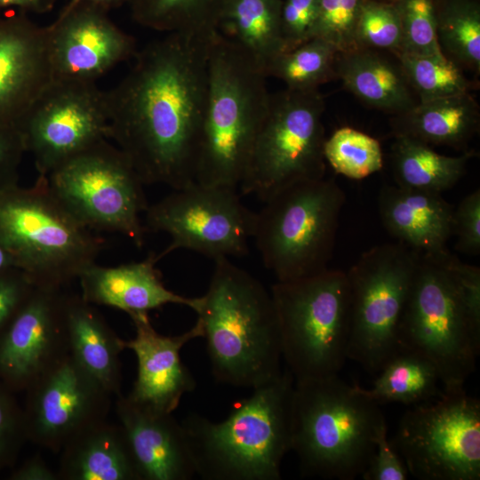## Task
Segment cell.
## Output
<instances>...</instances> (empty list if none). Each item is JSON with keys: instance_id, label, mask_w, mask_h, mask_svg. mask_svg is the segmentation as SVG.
I'll return each mask as SVG.
<instances>
[{"instance_id": "obj_16", "label": "cell", "mask_w": 480, "mask_h": 480, "mask_svg": "<svg viewBox=\"0 0 480 480\" xmlns=\"http://www.w3.org/2000/svg\"><path fill=\"white\" fill-rule=\"evenodd\" d=\"M27 391V437L52 452L107 420L113 396L70 355Z\"/></svg>"}, {"instance_id": "obj_40", "label": "cell", "mask_w": 480, "mask_h": 480, "mask_svg": "<svg viewBox=\"0 0 480 480\" xmlns=\"http://www.w3.org/2000/svg\"><path fill=\"white\" fill-rule=\"evenodd\" d=\"M452 234L456 249L467 255L480 253V190L465 196L453 212Z\"/></svg>"}, {"instance_id": "obj_30", "label": "cell", "mask_w": 480, "mask_h": 480, "mask_svg": "<svg viewBox=\"0 0 480 480\" xmlns=\"http://www.w3.org/2000/svg\"><path fill=\"white\" fill-rule=\"evenodd\" d=\"M371 388H354L377 404L400 403L417 405L444 394L437 370L424 356L398 349L378 372Z\"/></svg>"}, {"instance_id": "obj_37", "label": "cell", "mask_w": 480, "mask_h": 480, "mask_svg": "<svg viewBox=\"0 0 480 480\" xmlns=\"http://www.w3.org/2000/svg\"><path fill=\"white\" fill-rule=\"evenodd\" d=\"M393 4L402 29L400 54H443L437 42L434 0H396Z\"/></svg>"}, {"instance_id": "obj_18", "label": "cell", "mask_w": 480, "mask_h": 480, "mask_svg": "<svg viewBox=\"0 0 480 480\" xmlns=\"http://www.w3.org/2000/svg\"><path fill=\"white\" fill-rule=\"evenodd\" d=\"M108 11L69 0L47 28L53 80L96 82L136 54L134 37L122 30Z\"/></svg>"}, {"instance_id": "obj_44", "label": "cell", "mask_w": 480, "mask_h": 480, "mask_svg": "<svg viewBox=\"0 0 480 480\" xmlns=\"http://www.w3.org/2000/svg\"><path fill=\"white\" fill-rule=\"evenodd\" d=\"M20 434L27 436L24 416H19L9 397L0 389V463L11 451L13 438Z\"/></svg>"}, {"instance_id": "obj_32", "label": "cell", "mask_w": 480, "mask_h": 480, "mask_svg": "<svg viewBox=\"0 0 480 480\" xmlns=\"http://www.w3.org/2000/svg\"><path fill=\"white\" fill-rule=\"evenodd\" d=\"M443 55L463 70L480 74L479 0H434Z\"/></svg>"}, {"instance_id": "obj_19", "label": "cell", "mask_w": 480, "mask_h": 480, "mask_svg": "<svg viewBox=\"0 0 480 480\" xmlns=\"http://www.w3.org/2000/svg\"><path fill=\"white\" fill-rule=\"evenodd\" d=\"M52 80L47 28L24 12H0V125L20 129Z\"/></svg>"}, {"instance_id": "obj_35", "label": "cell", "mask_w": 480, "mask_h": 480, "mask_svg": "<svg viewBox=\"0 0 480 480\" xmlns=\"http://www.w3.org/2000/svg\"><path fill=\"white\" fill-rule=\"evenodd\" d=\"M324 155L337 173L353 180L364 179L383 166L379 140L351 127H341L325 139Z\"/></svg>"}, {"instance_id": "obj_21", "label": "cell", "mask_w": 480, "mask_h": 480, "mask_svg": "<svg viewBox=\"0 0 480 480\" xmlns=\"http://www.w3.org/2000/svg\"><path fill=\"white\" fill-rule=\"evenodd\" d=\"M116 413L137 469L139 480H189L196 465L182 423L172 413L116 396Z\"/></svg>"}, {"instance_id": "obj_14", "label": "cell", "mask_w": 480, "mask_h": 480, "mask_svg": "<svg viewBox=\"0 0 480 480\" xmlns=\"http://www.w3.org/2000/svg\"><path fill=\"white\" fill-rule=\"evenodd\" d=\"M144 214L146 232H164L171 237L169 245L156 254L157 261L179 249L213 261L244 256L256 220V212L244 205L237 188L196 181L148 204Z\"/></svg>"}, {"instance_id": "obj_41", "label": "cell", "mask_w": 480, "mask_h": 480, "mask_svg": "<svg viewBox=\"0 0 480 480\" xmlns=\"http://www.w3.org/2000/svg\"><path fill=\"white\" fill-rule=\"evenodd\" d=\"M409 472L405 464L388 438L387 424L375 437V450L365 470L364 480H406Z\"/></svg>"}, {"instance_id": "obj_24", "label": "cell", "mask_w": 480, "mask_h": 480, "mask_svg": "<svg viewBox=\"0 0 480 480\" xmlns=\"http://www.w3.org/2000/svg\"><path fill=\"white\" fill-rule=\"evenodd\" d=\"M336 75L366 106L392 114L419 103L397 55L364 48L338 52Z\"/></svg>"}, {"instance_id": "obj_27", "label": "cell", "mask_w": 480, "mask_h": 480, "mask_svg": "<svg viewBox=\"0 0 480 480\" xmlns=\"http://www.w3.org/2000/svg\"><path fill=\"white\" fill-rule=\"evenodd\" d=\"M390 125L394 136L464 150L479 132L480 108L470 92L452 95L419 102L393 116Z\"/></svg>"}, {"instance_id": "obj_3", "label": "cell", "mask_w": 480, "mask_h": 480, "mask_svg": "<svg viewBox=\"0 0 480 480\" xmlns=\"http://www.w3.org/2000/svg\"><path fill=\"white\" fill-rule=\"evenodd\" d=\"M294 378L286 370L253 388L223 420L192 414L182 425L196 474L208 480H278L292 450Z\"/></svg>"}, {"instance_id": "obj_45", "label": "cell", "mask_w": 480, "mask_h": 480, "mask_svg": "<svg viewBox=\"0 0 480 480\" xmlns=\"http://www.w3.org/2000/svg\"><path fill=\"white\" fill-rule=\"evenodd\" d=\"M13 480H60L58 471H54L40 455L27 460L12 475Z\"/></svg>"}, {"instance_id": "obj_33", "label": "cell", "mask_w": 480, "mask_h": 480, "mask_svg": "<svg viewBox=\"0 0 480 480\" xmlns=\"http://www.w3.org/2000/svg\"><path fill=\"white\" fill-rule=\"evenodd\" d=\"M338 52L327 41L313 37L278 54L268 67L266 76L283 81L290 90H317L322 84L337 78Z\"/></svg>"}, {"instance_id": "obj_43", "label": "cell", "mask_w": 480, "mask_h": 480, "mask_svg": "<svg viewBox=\"0 0 480 480\" xmlns=\"http://www.w3.org/2000/svg\"><path fill=\"white\" fill-rule=\"evenodd\" d=\"M25 151L20 130L0 125V190L15 186L17 168Z\"/></svg>"}, {"instance_id": "obj_31", "label": "cell", "mask_w": 480, "mask_h": 480, "mask_svg": "<svg viewBox=\"0 0 480 480\" xmlns=\"http://www.w3.org/2000/svg\"><path fill=\"white\" fill-rule=\"evenodd\" d=\"M228 0H127L140 26L167 34L212 37Z\"/></svg>"}, {"instance_id": "obj_48", "label": "cell", "mask_w": 480, "mask_h": 480, "mask_svg": "<svg viewBox=\"0 0 480 480\" xmlns=\"http://www.w3.org/2000/svg\"><path fill=\"white\" fill-rule=\"evenodd\" d=\"M16 268L14 260L8 251L0 244V272Z\"/></svg>"}, {"instance_id": "obj_42", "label": "cell", "mask_w": 480, "mask_h": 480, "mask_svg": "<svg viewBox=\"0 0 480 480\" xmlns=\"http://www.w3.org/2000/svg\"><path fill=\"white\" fill-rule=\"evenodd\" d=\"M12 268L0 272V332L23 304L34 284L25 273Z\"/></svg>"}, {"instance_id": "obj_13", "label": "cell", "mask_w": 480, "mask_h": 480, "mask_svg": "<svg viewBox=\"0 0 480 480\" xmlns=\"http://www.w3.org/2000/svg\"><path fill=\"white\" fill-rule=\"evenodd\" d=\"M420 480L480 479V402L464 389L413 405L390 441Z\"/></svg>"}, {"instance_id": "obj_38", "label": "cell", "mask_w": 480, "mask_h": 480, "mask_svg": "<svg viewBox=\"0 0 480 480\" xmlns=\"http://www.w3.org/2000/svg\"><path fill=\"white\" fill-rule=\"evenodd\" d=\"M365 1L319 0L313 37L327 41L339 52L356 48V28Z\"/></svg>"}, {"instance_id": "obj_46", "label": "cell", "mask_w": 480, "mask_h": 480, "mask_svg": "<svg viewBox=\"0 0 480 480\" xmlns=\"http://www.w3.org/2000/svg\"><path fill=\"white\" fill-rule=\"evenodd\" d=\"M56 0H0V12L17 10L28 14H44L51 12Z\"/></svg>"}, {"instance_id": "obj_29", "label": "cell", "mask_w": 480, "mask_h": 480, "mask_svg": "<svg viewBox=\"0 0 480 480\" xmlns=\"http://www.w3.org/2000/svg\"><path fill=\"white\" fill-rule=\"evenodd\" d=\"M476 155L474 151H465L459 156H444L420 140L395 136L391 162L396 185L442 194L464 176L468 163Z\"/></svg>"}, {"instance_id": "obj_20", "label": "cell", "mask_w": 480, "mask_h": 480, "mask_svg": "<svg viewBox=\"0 0 480 480\" xmlns=\"http://www.w3.org/2000/svg\"><path fill=\"white\" fill-rule=\"evenodd\" d=\"M135 336L123 340L124 348L137 359V377L127 395L131 399L156 410L172 413L182 398L196 388V380L180 359L181 348L189 341L203 337L196 319L191 329L179 335L166 336L156 331L148 313L130 316Z\"/></svg>"}, {"instance_id": "obj_36", "label": "cell", "mask_w": 480, "mask_h": 480, "mask_svg": "<svg viewBox=\"0 0 480 480\" xmlns=\"http://www.w3.org/2000/svg\"><path fill=\"white\" fill-rule=\"evenodd\" d=\"M356 48L402 52L400 19L393 3L366 0L361 10L355 33Z\"/></svg>"}, {"instance_id": "obj_26", "label": "cell", "mask_w": 480, "mask_h": 480, "mask_svg": "<svg viewBox=\"0 0 480 480\" xmlns=\"http://www.w3.org/2000/svg\"><path fill=\"white\" fill-rule=\"evenodd\" d=\"M69 355L112 396L121 395L123 340L92 304L67 294Z\"/></svg>"}, {"instance_id": "obj_15", "label": "cell", "mask_w": 480, "mask_h": 480, "mask_svg": "<svg viewBox=\"0 0 480 480\" xmlns=\"http://www.w3.org/2000/svg\"><path fill=\"white\" fill-rule=\"evenodd\" d=\"M20 130L39 176L108 139L107 92L96 82L52 80L35 101Z\"/></svg>"}, {"instance_id": "obj_11", "label": "cell", "mask_w": 480, "mask_h": 480, "mask_svg": "<svg viewBox=\"0 0 480 480\" xmlns=\"http://www.w3.org/2000/svg\"><path fill=\"white\" fill-rule=\"evenodd\" d=\"M44 177L59 201L85 227L121 234L137 247L143 246L146 230L140 215L148 207L144 184L129 158L108 139Z\"/></svg>"}, {"instance_id": "obj_9", "label": "cell", "mask_w": 480, "mask_h": 480, "mask_svg": "<svg viewBox=\"0 0 480 480\" xmlns=\"http://www.w3.org/2000/svg\"><path fill=\"white\" fill-rule=\"evenodd\" d=\"M345 194L333 179L296 183L256 212L252 239L276 281L314 276L328 268Z\"/></svg>"}, {"instance_id": "obj_12", "label": "cell", "mask_w": 480, "mask_h": 480, "mask_svg": "<svg viewBox=\"0 0 480 480\" xmlns=\"http://www.w3.org/2000/svg\"><path fill=\"white\" fill-rule=\"evenodd\" d=\"M420 252L401 242L376 245L346 272L350 292L348 359L378 373L398 350L399 322Z\"/></svg>"}, {"instance_id": "obj_47", "label": "cell", "mask_w": 480, "mask_h": 480, "mask_svg": "<svg viewBox=\"0 0 480 480\" xmlns=\"http://www.w3.org/2000/svg\"><path fill=\"white\" fill-rule=\"evenodd\" d=\"M93 5L101 7L108 12L122 6L127 3V0H78Z\"/></svg>"}, {"instance_id": "obj_22", "label": "cell", "mask_w": 480, "mask_h": 480, "mask_svg": "<svg viewBox=\"0 0 480 480\" xmlns=\"http://www.w3.org/2000/svg\"><path fill=\"white\" fill-rule=\"evenodd\" d=\"M156 253L147 259L115 267L96 262L79 276L81 297L92 305L120 309L130 316L148 313L168 304L186 306L195 312L200 297H186L169 290L156 268Z\"/></svg>"}, {"instance_id": "obj_7", "label": "cell", "mask_w": 480, "mask_h": 480, "mask_svg": "<svg viewBox=\"0 0 480 480\" xmlns=\"http://www.w3.org/2000/svg\"><path fill=\"white\" fill-rule=\"evenodd\" d=\"M0 244L34 285L62 288L96 262L104 241L38 175L30 188L0 190Z\"/></svg>"}, {"instance_id": "obj_6", "label": "cell", "mask_w": 480, "mask_h": 480, "mask_svg": "<svg viewBox=\"0 0 480 480\" xmlns=\"http://www.w3.org/2000/svg\"><path fill=\"white\" fill-rule=\"evenodd\" d=\"M385 423L379 404L338 374L294 382L292 450L304 475L339 480L361 476Z\"/></svg>"}, {"instance_id": "obj_2", "label": "cell", "mask_w": 480, "mask_h": 480, "mask_svg": "<svg viewBox=\"0 0 480 480\" xmlns=\"http://www.w3.org/2000/svg\"><path fill=\"white\" fill-rule=\"evenodd\" d=\"M215 380L256 388L281 374V339L270 292L229 258L214 260L196 311Z\"/></svg>"}, {"instance_id": "obj_4", "label": "cell", "mask_w": 480, "mask_h": 480, "mask_svg": "<svg viewBox=\"0 0 480 480\" xmlns=\"http://www.w3.org/2000/svg\"><path fill=\"white\" fill-rule=\"evenodd\" d=\"M264 72L220 32L210 45L208 90L195 181L238 188L270 95Z\"/></svg>"}, {"instance_id": "obj_10", "label": "cell", "mask_w": 480, "mask_h": 480, "mask_svg": "<svg viewBox=\"0 0 480 480\" xmlns=\"http://www.w3.org/2000/svg\"><path fill=\"white\" fill-rule=\"evenodd\" d=\"M324 96L285 88L270 95L243 179L242 195L265 203L302 181L324 178Z\"/></svg>"}, {"instance_id": "obj_49", "label": "cell", "mask_w": 480, "mask_h": 480, "mask_svg": "<svg viewBox=\"0 0 480 480\" xmlns=\"http://www.w3.org/2000/svg\"><path fill=\"white\" fill-rule=\"evenodd\" d=\"M368 1H375V2H382V3H394L396 0H368Z\"/></svg>"}, {"instance_id": "obj_5", "label": "cell", "mask_w": 480, "mask_h": 480, "mask_svg": "<svg viewBox=\"0 0 480 480\" xmlns=\"http://www.w3.org/2000/svg\"><path fill=\"white\" fill-rule=\"evenodd\" d=\"M460 261L448 250L420 253L397 333L398 349L429 360L444 392L464 389L480 350V316L467 300Z\"/></svg>"}, {"instance_id": "obj_23", "label": "cell", "mask_w": 480, "mask_h": 480, "mask_svg": "<svg viewBox=\"0 0 480 480\" xmlns=\"http://www.w3.org/2000/svg\"><path fill=\"white\" fill-rule=\"evenodd\" d=\"M378 204L383 227L398 242L420 253L447 251L454 209L440 193L384 185Z\"/></svg>"}, {"instance_id": "obj_17", "label": "cell", "mask_w": 480, "mask_h": 480, "mask_svg": "<svg viewBox=\"0 0 480 480\" xmlns=\"http://www.w3.org/2000/svg\"><path fill=\"white\" fill-rule=\"evenodd\" d=\"M67 294L34 285L0 335V376L28 390L68 356Z\"/></svg>"}, {"instance_id": "obj_8", "label": "cell", "mask_w": 480, "mask_h": 480, "mask_svg": "<svg viewBox=\"0 0 480 480\" xmlns=\"http://www.w3.org/2000/svg\"><path fill=\"white\" fill-rule=\"evenodd\" d=\"M282 358L295 381L337 375L348 359L350 292L346 272L325 269L271 287Z\"/></svg>"}, {"instance_id": "obj_1", "label": "cell", "mask_w": 480, "mask_h": 480, "mask_svg": "<svg viewBox=\"0 0 480 480\" xmlns=\"http://www.w3.org/2000/svg\"><path fill=\"white\" fill-rule=\"evenodd\" d=\"M214 36L171 33L151 42L136 52L124 79L107 91L108 140L144 185L174 190L195 182Z\"/></svg>"}, {"instance_id": "obj_25", "label": "cell", "mask_w": 480, "mask_h": 480, "mask_svg": "<svg viewBox=\"0 0 480 480\" xmlns=\"http://www.w3.org/2000/svg\"><path fill=\"white\" fill-rule=\"evenodd\" d=\"M60 480H139L120 424L100 420L72 438L60 451Z\"/></svg>"}, {"instance_id": "obj_39", "label": "cell", "mask_w": 480, "mask_h": 480, "mask_svg": "<svg viewBox=\"0 0 480 480\" xmlns=\"http://www.w3.org/2000/svg\"><path fill=\"white\" fill-rule=\"evenodd\" d=\"M318 8L319 0H283L281 35L284 52L313 38Z\"/></svg>"}, {"instance_id": "obj_34", "label": "cell", "mask_w": 480, "mask_h": 480, "mask_svg": "<svg viewBox=\"0 0 480 480\" xmlns=\"http://www.w3.org/2000/svg\"><path fill=\"white\" fill-rule=\"evenodd\" d=\"M397 56L419 102L468 93L473 88L464 70L443 54Z\"/></svg>"}, {"instance_id": "obj_28", "label": "cell", "mask_w": 480, "mask_h": 480, "mask_svg": "<svg viewBox=\"0 0 480 480\" xmlns=\"http://www.w3.org/2000/svg\"><path fill=\"white\" fill-rule=\"evenodd\" d=\"M283 0H228L219 32L236 44L264 72L284 52Z\"/></svg>"}]
</instances>
